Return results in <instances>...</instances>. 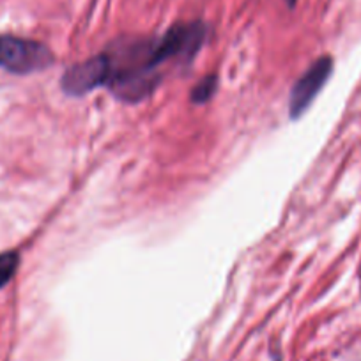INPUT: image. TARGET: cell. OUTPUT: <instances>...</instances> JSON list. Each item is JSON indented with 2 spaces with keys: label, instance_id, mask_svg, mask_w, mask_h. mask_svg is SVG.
I'll list each match as a JSON object with an SVG mask.
<instances>
[{
  "label": "cell",
  "instance_id": "cell-2",
  "mask_svg": "<svg viewBox=\"0 0 361 361\" xmlns=\"http://www.w3.org/2000/svg\"><path fill=\"white\" fill-rule=\"evenodd\" d=\"M54 64V55L39 41L15 36H0V68L15 75L44 71Z\"/></svg>",
  "mask_w": 361,
  "mask_h": 361
},
{
  "label": "cell",
  "instance_id": "cell-3",
  "mask_svg": "<svg viewBox=\"0 0 361 361\" xmlns=\"http://www.w3.org/2000/svg\"><path fill=\"white\" fill-rule=\"evenodd\" d=\"M333 73V59L321 57L298 78L290 90L289 98V116L290 119H298L307 112L322 87L326 85L328 78Z\"/></svg>",
  "mask_w": 361,
  "mask_h": 361
},
{
  "label": "cell",
  "instance_id": "cell-5",
  "mask_svg": "<svg viewBox=\"0 0 361 361\" xmlns=\"http://www.w3.org/2000/svg\"><path fill=\"white\" fill-rule=\"evenodd\" d=\"M18 264L20 255L16 252L0 253V289L11 282V279L18 271Z\"/></svg>",
  "mask_w": 361,
  "mask_h": 361
},
{
  "label": "cell",
  "instance_id": "cell-1",
  "mask_svg": "<svg viewBox=\"0 0 361 361\" xmlns=\"http://www.w3.org/2000/svg\"><path fill=\"white\" fill-rule=\"evenodd\" d=\"M204 23H177L156 39H121L103 57L106 85L114 96L137 103L151 96L161 82L159 68L172 61H192L206 41Z\"/></svg>",
  "mask_w": 361,
  "mask_h": 361
},
{
  "label": "cell",
  "instance_id": "cell-6",
  "mask_svg": "<svg viewBox=\"0 0 361 361\" xmlns=\"http://www.w3.org/2000/svg\"><path fill=\"white\" fill-rule=\"evenodd\" d=\"M216 76H206V78H202L197 83L195 89L192 90V102L197 103V105L209 102V98L214 94V90H216Z\"/></svg>",
  "mask_w": 361,
  "mask_h": 361
},
{
  "label": "cell",
  "instance_id": "cell-4",
  "mask_svg": "<svg viewBox=\"0 0 361 361\" xmlns=\"http://www.w3.org/2000/svg\"><path fill=\"white\" fill-rule=\"evenodd\" d=\"M106 85V62L103 54L78 62L66 69L61 78V87L68 96H85L90 90Z\"/></svg>",
  "mask_w": 361,
  "mask_h": 361
}]
</instances>
